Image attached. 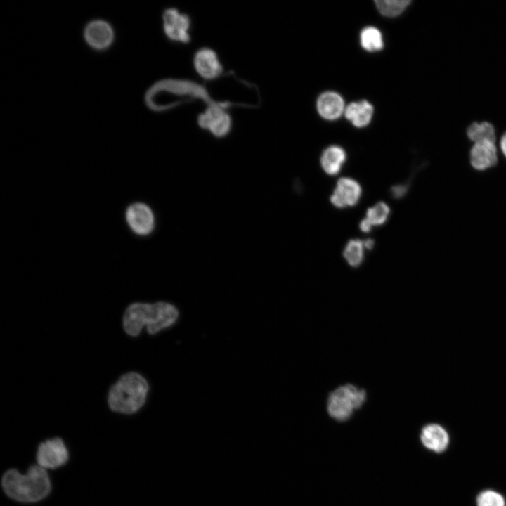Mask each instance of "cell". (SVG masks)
Segmentation results:
<instances>
[{
  "label": "cell",
  "instance_id": "obj_3",
  "mask_svg": "<svg viewBox=\"0 0 506 506\" xmlns=\"http://www.w3.org/2000/svg\"><path fill=\"white\" fill-rule=\"evenodd\" d=\"M1 487L11 499L23 503H34L46 498L51 491L47 470L39 465H31L25 474L10 469L1 477Z\"/></svg>",
  "mask_w": 506,
  "mask_h": 506
},
{
  "label": "cell",
  "instance_id": "obj_2",
  "mask_svg": "<svg viewBox=\"0 0 506 506\" xmlns=\"http://www.w3.org/2000/svg\"><path fill=\"white\" fill-rule=\"evenodd\" d=\"M179 316L177 308L167 302H137L126 309L122 325L124 332L131 337L138 336L145 326L150 335H155L174 325Z\"/></svg>",
  "mask_w": 506,
  "mask_h": 506
},
{
  "label": "cell",
  "instance_id": "obj_26",
  "mask_svg": "<svg viewBox=\"0 0 506 506\" xmlns=\"http://www.w3.org/2000/svg\"><path fill=\"white\" fill-rule=\"evenodd\" d=\"M500 145L502 153L506 157V132L502 136Z\"/></svg>",
  "mask_w": 506,
  "mask_h": 506
},
{
  "label": "cell",
  "instance_id": "obj_19",
  "mask_svg": "<svg viewBox=\"0 0 506 506\" xmlns=\"http://www.w3.org/2000/svg\"><path fill=\"white\" fill-rule=\"evenodd\" d=\"M361 44L364 49L368 51L381 50L383 47L381 32L378 29L373 27L363 29L361 34Z\"/></svg>",
  "mask_w": 506,
  "mask_h": 506
},
{
  "label": "cell",
  "instance_id": "obj_9",
  "mask_svg": "<svg viewBox=\"0 0 506 506\" xmlns=\"http://www.w3.org/2000/svg\"><path fill=\"white\" fill-rule=\"evenodd\" d=\"M69 452L63 440L59 437L41 442L37 450V464L45 469H55L67 462Z\"/></svg>",
  "mask_w": 506,
  "mask_h": 506
},
{
  "label": "cell",
  "instance_id": "obj_15",
  "mask_svg": "<svg viewBox=\"0 0 506 506\" xmlns=\"http://www.w3.org/2000/svg\"><path fill=\"white\" fill-rule=\"evenodd\" d=\"M317 109L323 118L335 119L338 118L343 112L344 101L337 93L325 92L318 98Z\"/></svg>",
  "mask_w": 506,
  "mask_h": 506
},
{
  "label": "cell",
  "instance_id": "obj_12",
  "mask_svg": "<svg viewBox=\"0 0 506 506\" xmlns=\"http://www.w3.org/2000/svg\"><path fill=\"white\" fill-rule=\"evenodd\" d=\"M495 141H483L474 143L469 153L472 167L484 171L493 167L498 162V153Z\"/></svg>",
  "mask_w": 506,
  "mask_h": 506
},
{
  "label": "cell",
  "instance_id": "obj_7",
  "mask_svg": "<svg viewBox=\"0 0 506 506\" xmlns=\"http://www.w3.org/2000/svg\"><path fill=\"white\" fill-rule=\"evenodd\" d=\"M232 104L229 102H219L208 105L205 110L198 115L197 125L202 129L208 130L216 138L226 136L231 129V117L226 109Z\"/></svg>",
  "mask_w": 506,
  "mask_h": 506
},
{
  "label": "cell",
  "instance_id": "obj_1",
  "mask_svg": "<svg viewBox=\"0 0 506 506\" xmlns=\"http://www.w3.org/2000/svg\"><path fill=\"white\" fill-rule=\"evenodd\" d=\"M195 99L202 100L207 106L218 103L202 85L183 79H159L146 89L143 96L146 108L154 112H165Z\"/></svg>",
  "mask_w": 506,
  "mask_h": 506
},
{
  "label": "cell",
  "instance_id": "obj_11",
  "mask_svg": "<svg viewBox=\"0 0 506 506\" xmlns=\"http://www.w3.org/2000/svg\"><path fill=\"white\" fill-rule=\"evenodd\" d=\"M193 61L196 72L205 80H214L223 74V67L212 48H199L195 53Z\"/></svg>",
  "mask_w": 506,
  "mask_h": 506
},
{
  "label": "cell",
  "instance_id": "obj_17",
  "mask_svg": "<svg viewBox=\"0 0 506 506\" xmlns=\"http://www.w3.org/2000/svg\"><path fill=\"white\" fill-rule=\"evenodd\" d=\"M346 154L344 150L338 146H330L323 153L320 159L324 171L330 174H337L344 162Z\"/></svg>",
  "mask_w": 506,
  "mask_h": 506
},
{
  "label": "cell",
  "instance_id": "obj_27",
  "mask_svg": "<svg viewBox=\"0 0 506 506\" xmlns=\"http://www.w3.org/2000/svg\"><path fill=\"white\" fill-rule=\"evenodd\" d=\"M374 241L372 239H368L365 241V246L367 249H371L373 247Z\"/></svg>",
  "mask_w": 506,
  "mask_h": 506
},
{
  "label": "cell",
  "instance_id": "obj_16",
  "mask_svg": "<svg viewBox=\"0 0 506 506\" xmlns=\"http://www.w3.org/2000/svg\"><path fill=\"white\" fill-rule=\"evenodd\" d=\"M373 108L366 100L350 103L345 109L344 115L356 127L368 125L372 118Z\"/></svg>",
  "mask_w": 506,
  "mask_h": 506
},
{
  "label": "cell",
  "instance_id": "obj_21",
  "mask_svg": "<svg viewBox=\"0 0 506 506\" xmlns=\"http://www.w3.org/2000/svg\"><path fill=\"white\" fill-rule=\"evenodd\" d=\"M344 257L353 267L358 266L363 258V243L359 240H350L344 251Z\"/></svg>",
  "mask_w": 506,
  "mask_h": 506
},
{
  "label": "cell",
  "instance_id": "obj_13",
  "mask_svg": "<svg viewBox=\"0 0 506 506\" xmlns=\"http://www.w3.org/2000/svg\"><path fill=\"white\" fill-rule=\"evenodd\" d=\"M360 195L361 187L356 181L348 178H342L337 181L330 200L337 207L353 206L358 202Z\"/></svg>",
  "mask_w": 506,
  "mask_h": 506
},
{
  "label": "cell",
  "instance_id": "obj_23",
  "mask_svg": "<svg viewBox=\"0 0 506 506\" xmlns=\"http://www.w3.org/2000/svg\"><path fill=\"white\" fill-rule=\"evenodd\" d=\"M389 212V207L382 202L367 211V219L372 225H381L387 219Z\"/></svg>",
  "mask_w": 506,
  "mask_h": 506
},
{
  "label": "cell",
  "instance_id": "obj_25",
  "mask_svg": "<svg viewBox=\"0 0 506 506\" xmlns=\"http://www.w3.org/2000/svg\"><path fill=\"white\" fill-rule=\"evenodd\" d=\"M371 226L372 224L367 219H363L360 224V228L361 231L365 233L369 232L371 229Z\"/></svg>",
  "mask_w": 506,
  "mask_h": 506
},
{
  "label": "cell",
  "instance_id": "obj_24",
  "mask_svg": "<svg viewBox=\"0 0 506 506\" xmlns=\"http://www.w3.org/2000/svg\"><path fill=\"white\" fill-rule=\"evenodd\" d=\"M406 191V188L403 186H394L391 188V192L393 193L394 197H402Z\"/></svg>",
  "mask_w": 506,
  "mask_h": 506
},
{
  "label": "cell",
  "instance_id": "obj_18",
  "mask_svg": "<svg viewBox=\"0 0 506 506\" xmlns=\"http://www.w3.org/2000/svg\"><path fill=\"white\" fill-rule=\"evenodd\" d=\"M468 138L474 143L495 140L494 126L489 122H473L467 129Z\"/></svg>",
  "mask_w": 506,
  "mask_h": 506
},
{
  "label": "cell",
  "instance_id": "obj_4",
  "mask_svg": "<svg viewBox=\"0 0 506 506\" xmlns=\"http://www.w3.org/2000/svg\"><path fill=\"white\" fill-rule=\"evenodd\" d=\"M148 390V382L143 376L136 372H126L110 387L108 406L117 413L134 414L144 406Z\"/></svg>",
  "mask_w": 506,
  "mask_h": 506
},
{
  "label": "cell",
  "instance_id": "obj_8",
  "mask_svg": "<svg viewBox=\"0 0 506 506\" xmlns=\"http://www.w3.org/2000/svg\"><path fill=\"white\" fill-rule=\"evenodd\" d=\"M162 20L163 32L168 39L185 44L190 41L191 20L188 15L176 8H167L162 12Z\"/></svg>",
  "mask_w": 506,
  "mask_h": 506
},
{
  "label": "cell",
  "instance_id": "obj_6",
  "mask_svg": "<svg viewBox=\"0 0 506 506\" xmlns=\"http://www.w3.org/2000/svg\"><path fill=\"white\" fill-rule=\"evenodd\" d=\"M82 37L90 49L103 52L112 46L116 34L114 27L109 21L103 18H93L84 25Z\"/></svg>",
  "mask_w": 506,
  "mask_h": 506
},
{
  "label": "cell",
  "instance_id": "obj_10",
  "mask_svg": "<svg viewBox=\"0 0 506 506\" xmlns=\"http://www.w3.org/2000/svg\"><path fill=\"white\" fill-rule=\"evenodd\" d=\"M125 217L131 230L138 235H148L154 228L153 213L144 203L131 204L126 210Z\"/></svg>",
  "mask_w": 506,
  "mask_h": 506
},
{
  "label": "cell",
  "instance_id": "obj_20",
  "mask_svg": "<svg viewBox=\"0 0 506 506\" xmlns=\"http://www.w3.org/2000/svg\"><path fill=\"white\" fill-rule=\"evenodd\" d=\"M375 2L379 11L389 17L401 14L410 4L408 0H377Z\"/></svg>",
  "mask_w": 506,
  "mask_h": 506
},
{
  "label": "cell",
  "instance_id": "obj_14",
  "mask_svg": "<svg viewBox=\"0 0 506 506\" xmlns=\"http://www.w3.org/2000/svg\"><path fill=\"white\" fill-rule=\"evenodd\" d=\"M420 439L427 448L436 453L444 451L449 443V435L447 431L436 423L425 425L422 429Z\"/></svg>",
  "mask_w": 506,
  "mask_h": 506
},
{
  "label": "cell",
  "instance_id": "obj_22",
  "mask_svg": "<svg viewBox=\"0 0 506 506\" xmlns=\"http://www.w3.org/2000/svg\"><path fill=\"white\" fill-rule=\"evenodd\" d=\"M477 506H505L504 498L499 493L486 490L479 494L476 499Z\"/></svg>",
  "mask_w": 506,
  "mask_h": 506
},
{
  "label": "cell",
  "instance_id": "obj_5",
  "mask_svg": "<svg viewBox=\"0 0 506 506\" xmlns=\"http://www.w3.org/2000/svg\"><path fill=\"white\" fill-rule=\"evenodd\" d=\"M366 399L363 389L347 384L333 390L327 401V410L331 417L343 422L347 420L353 411L360 408Z\"/></svg>",
  "mask_w": 506,
  "mask_h": 506
}]
</instances>
